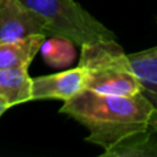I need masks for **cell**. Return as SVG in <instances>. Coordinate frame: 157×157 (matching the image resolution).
I'll list each match as a JSON object with an SVG mask.
<instances>
[{"label": "cell", "mask_w": 157, "mask_h": 157, "mask_svg": "<svg viewBox=\"0 0 157 157\" xmlns=\"http://www.w3.org/2000/svg\"><path fill=\"white\" fill-rule=\"evenodd\" d=\"M153 110V105L142 92L134 97H120L84 90L65 101L59 112L88 130L87 142L108 150L149 128Z\"/></svg>", "instance_id": "6da1fadb"}, {"label": "cell", "mask_w": 157, "mask_h": 157, "mask_svg": "<svg viewBox=\"0 0 157 157\" xmlns=\"http://www.w3.org/2000/svg\"><path fill=\"white\" fill-rule=\"evenodd\" d=\"M78 65L86 69V90L120 97H134L142 92L127 54L116 40L81 46Z\"/></svg>", "instance_id": "7a4b0ae2"}, {"label": "cell", "mask_w": 157, "mask_h": 157, "mask_svg": "<svg viewBox=\"0 0 157 157\" xmlns=\"http://www.w3.org/2000/svg\"><path fill=\"white\" fill-rule=\"evenodd\" d=\"M44 22L47 36L65 39L77 46L102 40H116V36L95 19L75 0H22Z\"/></svg>", "instance_id": "3957f363"}, {"label": "cell", "mask_w": 157, "mask_h": 157, "mask_svg": "<svg viewBox=\"0 0 157 157\" xmlns=\"http://www.w3.org/2000/svg\"><path fill=\"white\" fill-rule=\"evenodd\" d=\"M32 35H46L44 22L22 0H0V43Z\"/></svg>", "instance_id": "277c9868"}, {"label": "cell", "mask_w": 157, "mask_h": 157, "mask_svg": "<svg viewBox=\"0 0 157 157\" xmlns=\"http://www.w3.org/2000/svg\"><path fill=\"white\" fill-rule=\"evenodd\" d=\"M86 90V69L77 65L59 73L32 78V101L72 99Z\"/></svg>", "instance_id": "5b68a950"}, {"label": "cell", "mask_w": 157, "mask_h": 157, "mask_svg": "<svg viewBox=\"0 0 157 157\" xmlns=\"http://www.w3.org/2000/svg\"><path fill=\"white\" fill-rule=\"evenodd\" d=\"M46 37V35H32L0 43V69H28Z\"/></svg>", "instance_id": "8992f818"}, {"label": "cell", "mask_w": 157, "mask_h": 157, "mask_svg": "<svg viewBox=\"0 0 157 157\" xmlns=\"http://www.w3.org/2000/svg\"><path fill=\"white\" fill-rule=\"evenodd\" d=\"M131 69L141 83V91L157 109V46L127 54Z\"/></svg>", "instance_id": "52a82bcc"}, {"label": "cell", "mask_w": 157, "mask_h": 157, "mask_svg": "<svg viewBox=\"0 0 157 157\" xmlns=\"http://www.w3.org/2000/svg\"><path fill=\"white\" fill-rule=\"evenodd\" d=\"M0 98L8 108L32 101V78L28 69H0Z\"/></svg>", "instance_id": "ba28073f"}, {"label": "cell", "mask_w": 157, "mask_h": 157, "mask_svg": "<svg viewBox=\"0 0 157 157\" xmlns=\"http://www.w3.org/2000/svg\"><path fill=\"white\" fill-rule=\"evenodd\" d=\"M103 157H157V131L149 127L103 150Z\"/></svg>", "instance_id": "9c48e42d"}, {"label": "cell", "mask_w": 157, "mask_h": 157, "mask_svg": "<svg viewBox=\"0 0 157 157\" xmlns=\"http://www.w3.org/2000/svg\"><path fill=\"white\" fill-rule=\"evenodd\" d=\"M150 127L155 128L157 131V109L152 112V116H150Z\"/></svg>", "instance_id": "30bf717a"}, {"label": "cell", "mask_w": 157, "mask_h": 157, "mask_svg": "<svg viewBox=\"0 0 157 157\" xmlns=\"http://www.w3.org/2000/svg\"><path fill=\"white\" fill-rule=\"evenodd\" d=\"M7 109H8V105L2 99V98H0V117L3 116V113H4V112L7 110Z\"/></svg>", "instance_id": "8fae6325"}, {"label": "cell", "mask_w": 157, "mask_h": 157, "mask_svg": "<svg viewBox=\"0 0 157 157\" xmlns=\"http://www.w3.org/2000/svg\"><path fill=\"white\" fill-rule=\"evenodd\" d=\"M156 22H157V18H156Z\"/></svg>", "instance_id": "7c38bea8"}]
</instances>
